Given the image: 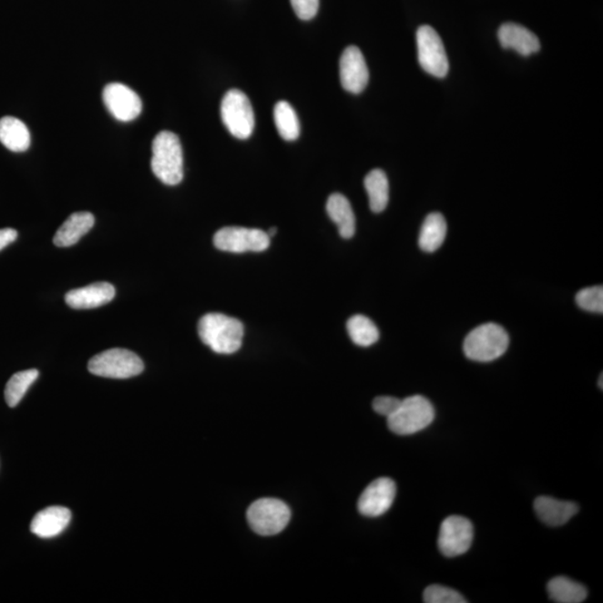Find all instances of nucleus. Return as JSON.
Returning <instances> with one entry per match:
<instances>
[{"mask_svg":"<svg viewBox=\"0 0 603 603\" xmlns=\"http://www.w3.org/2000/svg\"><path fill=\"white\" fill-rule=\"evenodd\" d=\"M602 379H603V374L600 375V382H599L600 389L603 388V385H602Z\"/></svg>","mask_w":603,"mask_h":603,"instance_id":"33","label":"nucleus"},{"mask_svg":"<svg viewBox=\"0 0 603 603\" xmlns=\"http://www.w3.org/2000/svg\"><path fill=\"white\" fill-rule=\"evenodd\" d=\"M474 526L463 516H449L442 523L438 536V547L445 557L465 555L472 547Z\"/></svg>","mask_w":603,"mask_h":603,"instance_id":"10","label":"nucleus"},{"mask_svg":"<svg viewBox=\"0 0 603 603\" xmlns=\"http://www.w3.org/2000/svg\"><path fill=\"white\" fill-rule=\"evenodd\" d=\"M17 239V231L12 229L0 230V250L11 245Z\"/></svg>","mask_w":603,"mask_h":603,"instance_id":"31","label":"nucleus"},{"mask_svg":"<svg viewBox=\"0 0 603 603\" xmlns=\"http://www.w3.org/2000/svg\"><path fill=\"white\" fill-rule=\"evenodd\" d=\"M326 211L338 226L341 237L351 239L355 234V216L350 201L343 195L333 194L326 202Z\"/></svg>","mask_w":603,"mask_h":603,"instance_id":"19","label":"nucleus"},{"mask_svg":"<svg viewBox=\"0 0 603 603\" xmlns=\"http://www.w3.org/2000/svg\"><path fill=\"white\" fill-rule=\"evenodd\" d=\"M72 513L68 508L51 506L38 512L31 523V531L43 538L57 537L70 524Z\"/></svg>","mask_w":603,"mask_h":603,"instance_id":"17","label":"nucleus"},{"mask_svg":"<svg viewBox=\"0 0 603 603\" xmlns=\"http://www.w3.org/2000/svg\"><path fill=\"white\" fill-rule=\"evenodd\" d=\"M395 492V483L393 479L383 477L375 479L361 494L358 502V510L363 516L378 517L393 506Z\"/></svg>","mask_w":603,"mask_h":603,"instance_id":"12","label":"nucleus"},{"mask_svg":"<svg viewBox=\"0 0 603 603\" xmlns=\"http://www.w3.org/2000/svg\"><path fill=\"white\" fill-rule=\"evenodd\" d=\"M577 304L581 309L593 313H603V288L592 286L583 289L576 296Z\"/></svg>","mask_w":603,"mask_h":603,"instance_id":"27","label":"nucleus"},{"mask_svg":"<svg viewBox=\"0 0 603 603\" xmlns=\"http://www.w3.org/2000/svg\"><path fill=\"white\" fill-rule=\"evenodd\" d=\"M402 404V400L394 397H378L373 400V407L374 412L384 417H390Z\"/></svg>","mask_w":603,"mask_h":603,"instance_id":"30","label":"nucleus"},{"mask_svg":"<svg viewBox=\"0 0 603 603\" xmlns=\"http://www.w3.org/2000/svg\"><path fill=\"white\" fill-rule=\"evenodd\" d=\"M447 235V224L439 212L429 214L424 220L419 234V247L427 253L441 249Z\"/></svg>","mask_w":603,"mask_h":603,"instance_id":"21","label":"nucleus"},{"mask_svg":"<svg viewBox=\"0 0 603 603\" xmlns=\"http://www.w3.org/2000/svg\"><path fill=\"white\" fill-rule=\"evenodd\" d=\"M534 511L540 520L550 526H561L579 512L577 504L540 496L534 501Z\"/></svg>","mask_w":603,"mask_h":603,"instance_id":"16","label":"nucleus"},{"mask_svg":"<svg viewBox=\"0 0 603 603\" xmlns=\"http://www.w3.org/2000/svg\"><path fill=\"white\" fill-rule=\"evenodd\" d=\"M220 116L227 130L237 139H247L254 131L253 107L244 92L240 90L227 92L221 101Z\"/></svg>","mask_w":603,"mask_h":603,"instance_id":"7","label":"nucleus"},{"mask_svg":"<svg viewBox=\"0 0 603 603\" xmlns=\"http://www.w3.org/2000/svg\"><path fill=\"white\" fill-rule=\"evenodd\" d=\"M340 80L345 91L359 94L369 82L367 63L360 49L350 46L344 49L340 59Z\"/></svg>","mask_w":603,"mask_h":603,"instance_id":"13","label":"nucleus"},{"mask_svg":"<svg viewBox=\"0 0 603 603\" xmlns=\"http://www.w3.org/2000/svg\"><path fill=\"white\" fill-rule=\"evenodd\" d=\"M510 344V337L501 325L486 323L477 326L464 341V353L477 363H491L501 358Z\"/></svg>","mask_w":603,"mask_h":603,"instance_id":"3","label":"nucleus"},{"mask_svg":"<svg viewBox=\"0 0 603 603\" xmlns=\"http://www.w3.org/2000/svg\"><path fill=\"white\" fill-rule=\"evenodd\" d=\"M276 234V229H271L269 232H267V235L270 236V239L271 236H274Z\"/></svg>","mask_w":603,"mask_h":603,"instance_id":"32","label":"nucleus"},{"mask_svg":"<svg viewBox=\"0 0 603 603\" xmlns=\"http://www.w3.org/2000/svg\"><path fill=\"white\" fill-rule=\"evenodd\" d=\"M103 101L111 115L118 121L128 122L140 116L141 98L130 87L121 83L107 84L103 91Z\"/></svg>","mask_w":603,"mask_h":603,"instance_id":"11","label":"nucleus"},{"mask_svg":"<svg viewBox=\"0 0 603 603\" xmlns=\"http://www.w3.org/2000/svg\"><path fill=\"white\" fill-rule=\"evenodd\" d=\"M424 602L426 603H466L467 600L456 590L451 588L434 585L424 592Z\"/></svg>","mask_w":603,"mask_h":603,"instance_id":"28","label":"nucleus"},{"mask_svg":"<svg viewBox=\"0 0 603 603\" xmlns=\"http://www.w3.org/2000/svg\"><path fill=\"white\" fill-rule=\"evenodd\" d=\"M0 142L8 150L14 152L26 151L31 146V133L25 123L17 118L5 117L0 118Z\"/></svg>","mask_w":603,"mask_h":603,"instance_id":"20","label":"nucleus"},{"mask_svg":"<svg viewBox=\"0 0 603 603\" xmlns=\"http://www.w3.org/2000/svg\"><path fill=\"white\" fill-rule=\"evenodd\" d=\"M274 121L280 136L286 141L298 139L300 136V121L293 107L289 102L280 101L274 107Z\"/></svg>","mask_w":603,"mask_h":603,"instance_id":"24","label":"nucleus"},{"mask_svg":"<svg viewBox=\"0 0 603 603\" xmlns=\"http://www.w3.org/2000/svg\"><path fill=\"white\" fill-rule=\"evenodd\" d=\"M216 249L230 253H246V251H264L271 244L270 236L261 230L244 229V227H225L214 236Z\"/></svg>","mask_w":603,"mask_h":603,"instance_id":"9","label":"nucleus"},{"mask_svg":"<svg viewBox=\"0 0 603 603\" xmlns=\"http://www.w3.org/2000/svg\"><path fill=\"white\" fill-rule=\"evenodd\" d=\"M198 333L206 345L220 354L237 353L244 338V325L240 320L220 313L202 316Z\"/></svg>","mask_w":603,"mask_h":603,"instance_id":"1","label":"nucleus"},{"mask_svg":"<svg viewBox=\"0 0 603 603\" xmlns=\"http://www.w3.org/2000/svg\"><path fill=\"white\" fill-rule=\"evenodd\" d=\"M291 520L290 507L276 498H261L247 511V522L251 530L263 537L276 536Z\"/></svg>","mask_w":603,"mask_h":603,"instance_id":"6","label":"nucleus"},{"mask_svg":"<svg viewBox=\"0 0 603 603\" xmlns=\"http://www.w3.org/2000/svg\"><path fill=\"white\" fill-rule=\"evenodd\" d=\"M291 4L300 19L310 21L319 11L320 0H291Z\"/></svg>","mask_w":603,"mask_h":603,"instance_id":"29","label":"nucleus"},{"mask_svg":"<svg viewBox=\"0 0 603 603\" xmlns=\"http://www.w3.org/2000/svg\"><path fill=\"white\" fill-rule=\"evenodd\" d=\"M145 364L139 355L127 349H110L94 355L88 363V372L97 377L128 379L139 375Z\"/></svg>","mask_w":603,"mask_h":603,"instance_id":"5","label":"nucleus"},{"mask_svg":"<svg viewBox=\"0 0 603 603\" xmlns=\"http://www.w3.org/2000/svg\"><path fill=\"white\" fill-rule=\"evenodd\" d=\"M548 597L557 603H581L587 599L585 586L566 577H557L547 583Z\"/></svg>","mask_w":603,"mask_h":603,"instance_id":"22","label":"nucleus"},{"mask_svg":"<svg viewBox=\"0 0 603 603\" xmlns=\"http://www.w3.org/2000/svg\"><path fill=\"white\" fill-rule=\"evenodd\" d=\"M498 39L504 48L514 49L522 56H530L541 48L536 34L516 23L503 24L498 29Z\"/></svg>","mask_w":603,"mask_h":603,"instance_id":"15","label":"nucleus"},{"mask_svg":"<svg viewBox=\"0 0 603 603\" xmlns=\"http://www.w3.org/2000/svg\"><path fill=\"white\" fill-rule=\"evenodd\" d=\"M347 329L351 340L360 347H370L379 340V330L367 316H353L348 321Z\"/></svg>","mask_w":603,"mask_h":603,"instance_id":"25","label":"nucleus"},{"mask_svg":"<svg viewBox=\"0 0 603 603\" xmlns=\"http://www.w3.org/2000/svg\"><path fill=\"white\" fill-rule=\"evenodd\" d=\"M364 187L368 192L370 209L373 212H382L387 209L389 181L383 170L374 169L370 171L365 177Z\"/></svg>","mask_w":603,"mask_h":603,"instance_id":"23","label":"nucleus"},{"mask_svg":"<svg viewBox=\"0 0 603 603\" xmlns=\"http://www.w3.org/2000/svg\"><path fill=\"white\" fill-rule=\"evenodd\" d=\"M39 373L36 369L25 370V372L17 373L13 375L7 383L6 389H5V399L9 407H16L21 400L24 398L25 393L31 388V385L36 382Z\"/></svg>","mask_w":603,"mask_h":603,"instance_id":"26","label":"nucleus"},{"mask_svg":"<svg viewBox=\"0 0 603 603\" xmlns=\"http://www.w3.org/2000/svg\"><path fill=\"white\" fill-rule=\"evenodd\" d=\"M418 61L424 72L434 77L447 76L449 63L444 43L433 27L424 25L417 32Z\"/></svg>","mask_w":603,"mask_h":603,"instance_id":"8","label":"nucleus"},{"mask_svg":"<svg viewBox=\"0 0 603 603\" xmlns=\"http://www.w3.org/2000/svg\"><path fill=\"white\" fill-rule=\"evenodd\" d=\"M151 169L163 184H180L184 178V153L175 133L162 131L153 140Z\"/></svg>","mask_w":603,"mask_h":603,"instance_id":"2","label":"nucleus"},{"mask_svg":"<svg viewBox=\"0 0 603 603\" xmlns=\"http://www.w3.org/2000/svg\"><path fill=\"white\" fill-rule=\"evenodd\" d=\"M96 219L88 211L74 212L64 224L59 227L54 244L57 247H70L76 245L82 237L91 230Z\"/></svg>","mask_w":603,"mask_h":603,"instance_id":"18","label":"nucleus"},{"mask_svg":"<svg viewBox=\"0 0 603 603\" xmlns=\"http://www.w3.org/2000/svg\"><path fill=\"white\" fill-rule=\"evenodd\" d=\"M115 296V286L101 281L68 291L66 302L74 310H90L110 303Z\"/></svg>","mask_w":603,"mask_h":603,"instance_id":"14","label":"nucleus"},{"mask_svg":"<svg viewBox=\"0 0 603 603\" xmlns=\"http://www.w3.org/2000/svg\"><path fill=\"white\" fill-rule=\"evenodd\" d=\"M387 419L388 427L393 433L408 436L422 432L434 422V409L427 398L412 395L402 400L399 408Z\"/></svg>","mask_w":603,"mask_h":603,"instance_id":"4","label":"nucleus"}]
</instances>
